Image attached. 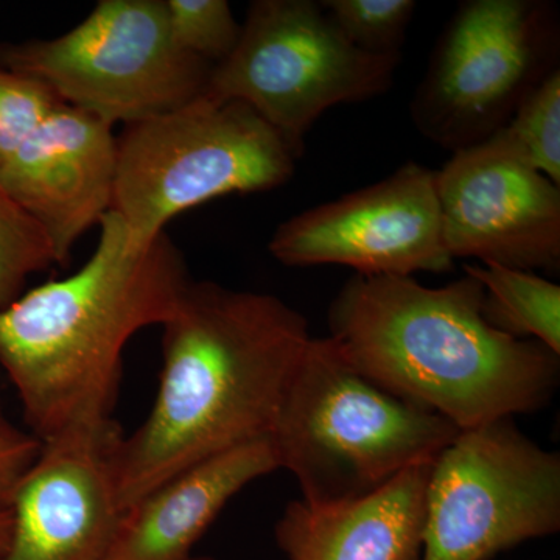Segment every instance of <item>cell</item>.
<instances>
[{
	"mask_svg": "<svg viewBox=\"0 0 560 560\" xmlns=\"http://www.w3.org/2000/svg\"><path fill=\"white\" fill-rule=\"evenodd\" d=\"M400 60L357 49L320 2L256 0L237 46L210 70L205 95L245 103L302 158L326 110L385 94Z\"/></svg>",
	"mask_w": 560,
	"mask_h": 560,
	"instance_id": "cell-7",
	"label": "cell"
},
{
	"mask_svg": "<svg viewBox=\"0 0 560 560\" xmlns=\"http://www.w3.org/2000/svg\"><path fill=\"white\" fill-rule=\"evenodd\" d=\"M485 291L464 278L430 289L411 276L355 275L329 308V340L353 370L459 430L540 410L559 357L490 326Z\"/></svg>",
	"mask_w": 560,
	"mask_h": 560,
	"instance_id": "cell-3",
	"label": "cell"
},
{
	"mask_svg": "<svg viewBox=\"0 0 560 560\" xmlns=\"http://www.w3.org/2000/svg\"><path fill=\"white\" fill-rule=\"evenodd\" d=\"M448 256L534 272L560 265V189L501 132L455 151L436 172Z\"/></svg>",
	"mask_w": 560,
	"mask_h": 560,
	"instance_id": "cell-11",
	"label": "cell"
},
{
	"mask_svg": "<svg viewBox=\"0 0 560 560\" xmlns=\"http://www.w3.org/2000/svg\"><path fill=\"white\" fill-rule=\"evenodd\" d=\"M300 154L242 102H194L117 136L113 210L128 241L149 246L179 213L226 195L278 189Z\"/></svg>",
	"mask_w": 560,
	"mask_h": 560,
	"instance_id": "cell-5",
	"label": "cell"
},
{
	"mask_svg": "<svg viewBox=\"0 0 560 560\" xmlns=\"http://www.w3.org/2000/svg\"><path fill=\"white\" fill-rule=\"evenodd\" d=\"M79 271L22 293L0 312V366L40 442L113 420L124 350L138 331L164 326L191 282L167 234L128 241L114 210Z\"/></svg>",
	"mask_w": 560,
	"mask_h": 560,
	"instance_id": "cell-2",
	"label": "cell"
},
{
	"mask_svg": "<svg viewBox=\"0 0 560 560\" xmlns=\"http://www.w3.org/2000/svg\"><path fill=\"white\" fill-rule=\"evenodd\" d=\"M168 25L179 49L215 66L226 60L241 38L226 0H165Z\"/></svg>",
	"mask_w": 560,
	"mask_h": 560,
	"instance_id": "cell-20",
	"label": "cell"
},
{
	"mask_svg": "<svg viewBox=\"0 0 560 560\" xmlns=\"http://www.w3.org/2000/svg\"><path fill=\"white\" fill-rule=\"evenodd\" d=\"M559 528V453L514 418L459 430L431 463L420 560H488Z\"/></svg>",
	"mask_w": 560,
	"mask_h": 560,
	"instance_id": "cell-9",
	"label": "cell"
},
{
	"mask_svg": "<svg viewBox=\"0 0 560 560\" xmlns=\"http://www.w3.org/2000/svg\"><path fill=\"white\" fill-rule=\"evenodd\" d=\"M61 103L40 81L0 68V172Z\"/></svg>",
	"mask_w": 560,
	"mask_h": 560,
	"instance_id": "cell-21",
	"label": "cell"
},
{
	"mask_svg": "<svg viewBox=\"0 0 560 560\" xmlns=\"http://www.w3.org/2000/svg\"><path fill=\"white\" fill-rule=\"evenodd\" d=\"M121 436L113 419L43 442L11 497L3 560H109L127 514L114 474Z\"/></svg>",
	"mask_w": 560,
	"mask_h": 560,
	"instance_id": "cell-12",
	"label": "cell"
},
{
	"mask_svg": "<svg viewBox=\"0 0 560 560\" xmlns=\"http://www.w3.org/2000/svg\"><path fill=\"white\" fill-rule=\"evenodd\" d=\"M431 463L346 503L293 501L276 525L280 550L289 560L422 559Z\"/></svg>",
	"mask_w": 560,
	"mask_h": 560,
	"instance_id": "cell-14",
	"label": "cell"
},
{
	"mask_svg": "<svg viewBox=\"0 0 560 560\" xmlns=\"http://www.w3.org/2000/svg\"><path fill=\"white\" fill-rule=\"evenodd\" d=\"M324 9L352 46L371 55H401L412 0H324Z\"/></svg>",
	"mask_w": 560,
	"mask_h": 560,
	"instance_id": "cell-19",
	"label": "cell"
},
{
	"mask_svg": "<svg viewBox=\"0 0 560 560\" xmlns=\"http://www.w3.org/2000/svg\"><path fill=\"white\" fill-rule=\"evenodd\" d=\"M11 530H13L11 511L2 510L0 511V560L5 559L7 552H9Z\"/></svg>",
	"mask_w": 560,
	"mask_h": 560,
	"instance_id": "cell-23",
	"label": "cell"
},
{
	"mask_svg": "<svg viewBox=\"0 0 560 560\" xmlns=\"http://www.w3.org/2000/svg\"><path fill=\"white\" fill-rule=\"evenodd\" d=\"M57 264L43 228L0 190V312L21 296L31 276Z\"/></svg>",
	"mask_w": 560,
	"mask_h": 560,
	"instance_id": "cell-18",
	"label": "cell"
},
{
	"mask_svg": "<svg viewBox=\"0 0 560 560\" xmlns=\"http://www.w3.org/2000/svg\"><path fill=\"white\" fill-rule=\"evenodd\" d=\"M459 433L436 412L364 377L329 338H312L270 433L279 469L315 506L370 495L431 463Z\"/></svg>",
	"mask_w": 560,
	"mask_h": 560,
	"instance_id": "cell-4",
	"label": "cell"
},
{
	"mask_svg": "<svg viewBox=\"0 0 560 560\" xmlns=\"http://www.w3.org/2000/svg\"><path fill=\"white\" fill-rule=\"evenodd\" d=\"M287 267L342 265L364 276L447 272L436 172L408 162L388 178L291 217L268 243Z\"/></svg>",
	"mask_w": 560,
	"mask_h": 560,
	"instance_id": "cell-10",
	"label": "cell"
},
{
	"mask_svg": "<svg viewBox=\"0 0 560 560\" xmlns=\"http://www.w3.org/2000/svg\"><path fill=\"white\" fill-rule=\"evenodd\" d=\"M275 470L268 436L178 471L127 511L109 560H195V545L224 506Z\"/></svg>",
	"mask_w": 560,
	"mask_h": 560,
	"instance_id": "cell-15",
	"label": "cell"
},
{
	"mask_svg": "<svg viewBox=\"0 0 560 560\" xmlns=\"http://www.w3.org/2000/svg\"><path fill=\"white\" fill-rule=\"evenodd\" d=\"M114 127L61 103L0 172V190L43 228L58 265L113 210Z\"/></svg>",
	"mask_w": 560,
	"mask_h": 560,
	"instance_id": "cell-13",
	"label": "cell"
},
{
	"mask_svg": "<svg viewBox=\"0 0 560 560\" xmlns=\"http://www.w3.org/2000/svg\"><path fill=\"white\" fill-rule=\"evenodd\" d=\"M464 272L481 283L482 313L490 326L518 340L539 341L560 355L558 283L493 264L467 265Z\"/></svg>",
	"mask_w": 560,
	"mask_h": 560,
	"instance_id": "cell-16",
	"label": "cell"
},
{
	"mask_svg": "<svg viewBox=\"0 0 560 560\" xmlns=\"http://www.w3.org/2000/svg\"><path fill=\"white\" fill-rule=\"evenodd\" d=\"M0 68L40 81L110 127H128L200 97L213 66L179 49L165 0H101L65 35L0 44Z\"/></svg>",
	"mask_w": 560,
	"mask_h": 560,
	"instance_id": "cell-6",
	"label": "cell"
},
{
	"mask_svg": "<svg viewBox=\"0 0 560 560\" xmlns=\"http://www.w3.org/2000/svg\"><path fill=\"white\" fill-rule=\"evenodd\" d=\"M559 20L541 0H469L442 33L416 91L420 135L453 151L503 130L521 103L558 69Z\"/></svg>",
	"mask_w": 560,
	"mask_h": 560,
	"instance_id": "cell-8",
	"label": "cell"
},
{
	"mask_svg": "<svg viewBox=\"0 0 560 560\" xmlns=\"http://www.w3.org/2000/svg\"><path fill=\"white\" fill-rule=\"evenodd\" d=\"M162 327L160 389L114 453L121 508L178 471L270 436L308 342V323L278 296L189 283Z\"/></svg>",
	"mask_w": 560,
	"mask_h": 560,
	"instance_id": "cell-1",
	"label": "cell"
},
{
	"mask_svg": "<svg viewBox=\"0 0 560 560\" xmlns=\"http://www.w3.org/2000/svg\"><path fill=\"white\" fill-rule=\"evenodd\" d=\"M43 442L14 425L0 404V511L9 510L14 489L38 458Z\"/></svg>",
	"mask_w": 560,
	"mask_h": 560,
	"instance_id": "cell-22",
	"label": "cell"
},
{
	"mask_svg": "<svg viewBox=\"0 0 560 560\" xmlns=\"http://www.w3.org/2000/svg\"><path fill=\"white\" fill-rule=\"evenodd\" d=\"M195 560H213V559H209V558H195Z\"/></svg>",
	"mask_w": 560,
	"mask_h": 560,
	"instance_id": "cell-24",
	"label": "cell"
},
{
	"mask_svg": "<svg viewBox=\"0 0 560 560\" xmlns=\"http://www.w3.org/2000/svg\"><path fill=\"white\" fill-rule=\"evenodd\" d=\"M526 164L560 186V70L526 95L500 131Z\"/></svg>",
	"mask_w": 560,
	"mask_h": 560,
	"instance_id": "cell-17",
	"label": "cell"
}]
</instances>
